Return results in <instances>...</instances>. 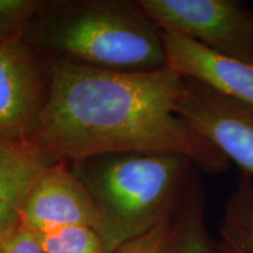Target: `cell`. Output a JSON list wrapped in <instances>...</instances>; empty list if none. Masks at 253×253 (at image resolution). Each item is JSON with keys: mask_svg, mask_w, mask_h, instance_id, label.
<instances>
[{"mask_svg": "<svg viewBox=\"0 0 253 253\" xmlns=\"http://www.w3.org/2000/svg\"><path fill=\"white\" fill-rule=\"evenodd\" d=\"M1 253H47L36 233L19 221L13 229L0 235Z\"/></svg>", "mask_w": 253, "mask_h": 253, "instance_id": "obj_15", "label": "cell"}, {"mask_svg": "<svg viewBox=\"0 0 253 253\" xmlns=\"http://www.w3.org/2000/svg\"><path fill=\"white\" fill-rule=\"evenodd\" d=\"M178 114L192 130L253 177V107L185 79Z\"/></svg>", "mask_w": 253, "mask_h": 253, "instance_id": "obj_6", "label": "cell"}, {"mask_svg": "<svg viewBox=\"0 0 253 253\" xmlns=\"http://www.w3.org/2000/svg\"><path fill=\"white\" fill-rule=\"evenodd\" d=\"M217 248L219 253H253V177L246 173L224 208Z\"/></svg>", "mask_w": 253, "mask_h": 253, "instance_id": "obj_11", "label": "cell"}, {"mask_svg": "<svg viewBox=\"0 0 253 253\" xmlns=\"http://www.w3.org/2000/svg\"><path fill=\"white\" fill-rule=\"evenodd\" d=\"M194 168L171 216V237L167 253H219L205 225V189Z\"/></svg>", "mask_w": 253, "mask_h": 253, "instance_id": "obj_10", "label": "cell"}, {"mask_svg": "<svg viewBox=\"0 0 253 253\" xmlns=\"http://www.w3.org/2000/svg\"><path fill=\"white\" fill-rule=\"evenodd\" d=\"M23 41L46 59L82 67L167 68L163 32L138 1L46 0Z\"/></svg>", "mask_w": 253, "mask_h": 253, "instance_id": "obj_2", "label": "cell"}, {"mask_svg": "<svg viewBox=\"0 0 253 253\" xmlns=\"http://www.w3.org/2000/svg\"><path fill=\"white\" fill-rule=\"evenodd\" d=\"M19 221L36 235L71 226L93 227L99 232L102 224L90 194L66 161L41 173L21 207Z\"/></svg>", "mask_w": 253, "mask_h": 253, "instance_id": "obj_7", "label": "cell"}, {"mask_svg": "<svg viewBox=\"0 0 253 253\" xmlns=\"http://www.w3.org/2000/svg\"><path fill=\"white\" fill-rule=\"evenodd\" d=\"M0 253H1V244H0Z\"/></svg>", "mask_w": 253, "mask_h": 253, "instance_id": "obj_16", "label": "cell"}, {"mask_svg": "<svg viewBox=\"0 0 253 253\" xmlns=\"http://www.w3.org/2000/svg\"><path fill=\"white\" fill-rule=\"evenodd\" d=\"M46 0H0V45L24 39Z\"/></svg>", "mask_w": 253, "mask_h": 253, "instance_id": "obj_13", "label": "cell"}, {"mask_svg": "<svg viewBox=\"0 0 253 253\" xmlns=\"http://www.w3.org/2000/svg\"><path fill=\"white\" fill-rule=\"evenodd\" d=\"M48 61V102L26 142L52 164L144 151L184 155L209 175L230 169L177 114L185 79L170 68L119 72Z\"/></svg>", "mask_w": 253, "mask_h": 253, "instance_id": "obj_1", "label": "cell"}, {"mask_svg": "<svg viewBox=\"0 0 253 253\" xmlns=\"http://www.w3.org/2000/svg\"><path fill=\"white\" fill-rule=\"evenodd\" d=\"M37 236L47 253H112L93 227H63Z\"/></svg>", "mask_w": 253, "mask_h": 253, "instance_id": "obj_12", "label": "cell"}, {"mask_svg": "<svg viewBox=\"0 0 253 253\" xmlns=\"http://www.w3.org/2000/svg\"><path fill=\"white\" fill-rule=\"evenodd\" d=\"M164 33L253 63V14L236 0H138Z\"/></svg>", "mask_w": 253, "mask_h": 253, "instance_id": "obj_4", "label": "cell"}, {"mask_svg": "<svg viewBox=\"0 0 253 253\" xmlns=\"http://www.w3.org/2000/svg\"><path fill=\"white\" fill-rule=\"evenodd\" d=\"M49 166L26 141L0 137V235L19 223L25 199Z\"/></svg>", "mask_w": 253, "mask_h": 253, "instance_id": "obj_9", "label": "cell"}, {"mask_svg": "<svg viewBox=\"0 0 253 253\" xmlns=\"http://www.w3.org/2000/svg\"><path fill=\"white\" fill-rule=\"evenodd\" d=\"M170 237H171V217L161 221L143 235L128 240L113 253H167Z\"/></svg>", "mask_w": 253, "mask_h": 253, "instance_id": "obj_14", "label": "cell"}, {"mask_svg": "<svg viewBox=\"0 0 253 253\" xmlns=\"http://www.w3.org/2000/svg\"><path fill=\"white\" fill-rule=\"evenodd\" d=\"M101 214L99 233L109 251L171 217L195 168L173 153L126 151L68 162Z\"/></svg>", "mask_w": 253, "mask_h": 253, "instance_id": "obj_3", "label": "cell"}, {"mask_svg": "<svg viewBox=\"0 0 253 253\" xmlns=\"http://www.w3.org/2000/svg\"><path fill=\"white\" fill-rule=\"evenodd\" d=\"M167 67L184 79L253 107V63L219 54L186 38L164 33Z\"/></svg>", "mask_w": 253, "mask_h": 253, "instance_id": "obj_8", "label": "cell"}, {"mask_svg": "<svg viewBox=\"0 0 253 253\" xmlns=\"http://www.w3.org/2000/svg\"><path fill=\"white\" fill-rule=\"evenodd\" d=\"M52 88L48 59L23 40L0 45V137L26 141Z\"/></svg>", "mask_w": 253, "mask_h": 253, "instance_id": "obj_5", "label": "cell"}]
</instances>
